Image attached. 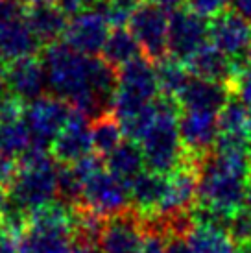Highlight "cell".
Masks as SVG:
<instances>
[{"label": "cell", "instance_id": "cell-1", "mask_svg": "<svg viewBox=\"0 0 251 253\" xmlns=\"http://www.w3.org/2000/svg\"><path fill=\"white\" fill-rule=\"evenodd\" d=\"M57 170L59 165L50 148L32 141V146L19 157V172L7 187V202L30 214L57 200Z\"/></svg>", "mask_w": 251, "mask_h": 253}, {"label": "cell", "instance_id": "cell-2", "mask_svg": "<svg viewBox=\"0 0 251 253\" xmlns=\"http://www.w3.org/2000/svg\"><path fill=\"white\" fill-rule=\"evenodd\" d=\"M179 113L181 107L175 98L163 94L155 98V120L139 142L148 170L170 174L185 161L187 154L179 135Z\"/></svg>", "mask_w": 251, "mask_h": 253}, {"label": "cell", "instance_id": "cell-3", "mask_svg": "<svg viewBox=\"0 0 251 253\" xmlns=\"http://www.w3.org/2000/svg\"><path fill=\"white\" fill-rule=\"evenodd\" d=\"M210 42L235 65V72L251 61V22L237 9L225 7L210 17Z\"/></svg>", "mask_w": 251, "mask_h": 253}, {"label": "cell", "instance_id": "cell-4", "mask_svg": "<svg viewBox=\"0 0 251 253\" xmlns=\"http://www.w3.org/2000/svg\"><path fill=\"white\" fill-rule=\"evenodd\" d=\"M78 207H85L104 218L122 214L133 209L129 185L109 170H100L84 185L82 202Z\"/></svg>", "mask_w": 251, "mask_h": 253}, {"label": "cell", "instance_id": "cell-5", "mask_svg": "<svg viewBox=\"0 0 251 253\" xmlns=\"http://www.w3.org/2000/svg\"><path fill=\"white\" fill-rule=\"evenodd\" d=\"M70 113L72 106L67 100L46 92L26 104L22 120L26 122L34 142L50 148L54 139L67 126Z\"/></svg>", "mask_w": 251, "mask_h": 253}, {"label": "cell", "instance_id": "cell-6", "mask_svg": "<svg viewBox=\"0 0 251 253\" xmlns=\"http://www.w3.org/2000/svg\"><path fill=\"white\" fill-rule=\"evenodd\" d=\"M210 21L190 6H181L168 15V52L185 61L209 39Z\"/></svg>", "mask_w": 251, "mask_h": 253}, {"label": "cell", "instance_id": "cell-7", "mask_svg": "<svg viewBox=\"0 0 251 253\" xmlns=\"http://www.w3.org/2000/svg\"><path fill=\"white\" fill-rule=\"evenodd\" d=\"M127 28L137 39L142 56L150 61H159L168 52V15L152 4H140L127 21Z\"/></svg>", "mask_w": 251, "mask_h": 253}, {"label": "cell", "instance_id": "cell-8", "mask_svg": "<svg viewBox=\"0 0 251 253\" xmlns=\"http://www.w3.org/2000/svg\"><path fill=\"white\" fill-rule=\"evenodd\" d=\"M179 135L187 157L196 165L214 150L220 135L216 113L183 111L179 113Z\"/></svg>", "mask_w": 251, "mask_h": 253}, {"label": "cell", "instance_id": "cell-9", "mask_svg": "<svg viewBox=\"0 0 251 253\" xmlns=\"http://www.w3.org/2000/svg\"><path fill=\"white\" fill-rule=\"evenodd\" d=\"M198 165L190 157H185L177 169L167 174V192L157 216H175L192 211L198 204Z\"/></svg>", "mask_w": 251, "mask_h": 253}, {"label": "cell", "instance_id": "cell-10", "mask_svg": "<svg viewBox=\"0 0 251 253\" xmlns=\"http://www.w3.org/2000/svg\"><path fill=\"white\" fill-rule=\"evenodd\" d=\"M109 28V22L96 9H84L69 21L63 41L85 56L96 57L98 54H102L105 41L111 34Z\"/></svg>", "mask_w": 251, "mask_h": 253}, {"label": "cell", "instance_id": "cell-11", "mask_svg": "<svg viewBox=\"0 0 251 253\" xmlns=\"http://www.w3.org/2000/svg\"><path fill=\"white\" fill-rule=\"evenodd\" d=\"M92 152L94 150L91 137V119H87L84 113L72 107L69 122L54 139L50 154L59 165H74Z\"/></svg>", "mask_w": 251, "mask_h": 253}, {"label": "cell", "instance_id": "cell-12", "mask_svg": "<svg viewBox=\"0 0 251 253\" xmlns=\"http://www.w3.org/2000/svg\"><path fill=\"white\" fill-rule=\"evenodd\" d=\"M142 240V216L135 209H129L105 220L100 237V253H139Z\"/></svg>", "mask_w": 251, "mask_h": 253}, {"label": "cell", "instance_id": "cell-13", "mask_svg": "<svg viewBox=\"0 0 251 253\" xmlns=\"http://www.w3.org/2000/svg\"><path fill=\"white\" fill-rule=\"evenodd\" d=\"M7 91L24 104L48 92V78L41 57L28 56L7 65Z\"/></svg>", "mask_w": 251, "mask_h": 253}, {"label": "cell", "instance_id": "cell-14", "mask_svg": "<svg viewBox=\"0 0 251 253\" xmlns=\"http://www.w3.org/2000/svg\"><path fill=\"white\" fill-rule=\"evenodd\" d=\"M115 92L144 104L154 102L159 96V84H157L154 61L140 56L124 67H120Z\"/></svg>", "mask_w": 251, "mask_h": 253}, {"label": "cell", "instance_id": "cell-15", "mask_svg": "<svg viewBox=\"0 0 251 253\" xmlns=\"http://www.w3.org/2000/svg\"><path fill=\"white\" fill-rule=\"evenodd\" d=\"M231 96H233L231 85L192 76L187 87L177 96V104L183 111H205L218 115Z\"/></svg>", "mask_w": 251, "mask_h": 253}, {"label": "cell", "instance_id": "cell-16", "mask_svg": "<svg viewBox=\"0 0 251 253\" xmlns=\"http://www.w3.org/2000/svg\"><path fill=\"white\" fill-rule=\"evenodd\" d=\"M41 46L42 44L26 22V15L0 22V56L7 63L22 57L37 56Z\"/></svg>", "mask_w": 251, "mask_h": 253}, {"label": "cell", "instance_id": "cell-17", "mask_svg": "<svg viewBox=\"0 0 251 253\" xmlns=\"http://www.w3.org/2000/svg\"><path fill=\"white\" fill-rule=\"evenodd\" d=\"M185 65L194 78H202V80H209V82L231 85L233 78H235L233 61L212 42L202 44L192 56L185 59Z\"/></svg>", "mask_w": 251, "mask_h": 253}, {"label": "cell", "instance_id": "cell-18", "mask_svg": "<svg viewBox=\"0 0 251 253\" xmlns=\"http://www.w3.org/2000/svg\"><path fill=\"white\" fill-rule=\"evenodd\" d=\"M131 205L140 216L157 214L167 192V174L144 170L129 183Z\"/></svg>", "mask_w": 251, "mask_h": 253}, {"label": "cell", "instance_id": "cell-19", "mask_svg": "<svg viewBox=\"0 0 251 253\" xmlns=\"http://www.w3.org/2000/svg\"><path fill=\"white\" fill-rule=\"evenodd\" d=\"M26 22L30 24L32 32L39 39L42 46L59 41L65 36V30L69 24L67 15L56 4L50 6H37L26 9Z\"/></svg>", "mask_w": 251, "mask_h": 253}, {"label": "cell", "instance_id": "cell-20", "mask_svg": "<svg viewBox=\"0 0 251 253\" xmlns=\"http://www.w3.org/2000/svg\"><path fill=\"white\" fill-rule=\"evenodd\" d=\"M105 169L129 185L140 172L146 170V161H144V154H142L140 144L129 141V139H124L105 157Z\"/></svg>", "mask_w": 251, "mask_h": 253}, {"label": "cell", "instance_id": "cell-21", "mask_svg": "<svg viewBox=\"0 0 251 253\" xmlns=\"http://www.w3.org/2000/svg\"><path fill=\"white\" fill-rule=\"evenodd\" d=\"M100 56L105 63H109L113 69L119 71L120 67H124L129 61L142 56V50L129 30L113 28Z\"/></svg>", "mask_w": 251, "mask_h": 253}, {"label": "cell", "instance_id": "cell-22", "mask_svg": "<svg viewBox=\"0 0 251 253\" xmlns=\"http://www.w3.org/2000/svg\"><path fill=\"white\" fill-rule=\"evenodd\" d=\"M154 65L155 74H157V84H159V94L177 100V96L181 94V91L187 87V84L192 78L185 61L168 54L167 57L155 61Z\"/></svg>", "mask_w": 251, "mask_h": 253}, {"label": "cell", "instance_id": "cell-23", "mask_svg": "<svg viewBox=\"0 0 251 253\" xmlns=\"http://www.w3.org/2000/svg\"><path fill=\"white\" fill-rule=\"evenodd\" d=\"M188 244L194 253H238V246L225 229L194 224L187 233Z\"/></svg>", "mask_w": 251, "mask_h": 253}, {"label": "cell", "instance_id": "cell-24", "mask_svg": "<svg viewBox=\"0 0 251 253\" xmlns=\"http://www.w3.org/2000/svg\"><path fill=\"white\" fill-rule=\"evenodd\" d=\"M91 137L94 154L102 157H107L126 139L120 122L111 111L91 120Z\"/></svg>", "mask_w": 251, "mask_h": 253}, {"label": "cell", "instance_id": "cell-25", "mask_svg": "<svg viewBox=\"0 0 251 253\" xmlns=\"http://www.w3.org/2000/svg\"><path fill=\"white\" fill-rule=\"evenodd\" d=\"M17 244L21 253H69L72 246V237L65 233L26 229Z\"/></svg>", "mask_w": 251, "mask_h": 253}, {"label": "cell", "instance_id": "cell-26", "mask_svg": "<svg viewBox=\"0 0 251 253\" xmlns=\"http://www.w3.org/2000/svg\"><path fill=\"white\" fill-rule=\"evenodd\" d=\"M32 133L24 120L0 122V155L17 159L32 146Z\"/></svg>", "mask_w": 251, "mask_h": 253}, {"label": "cell", "instance_id": "cell-27", "mask_svg": "<svg viewBox=\"0 0 251 253\" xmlns=\"http://www.w3.org/2000/svg\"><path fill=\"white\" fill-rule=\"evenodd\" d=\"M218 126L220 135H240L248 137L246 126H248V106L233 92L229 102L218 113ZM250 139V137H248Z\"/></svg>", "mask_w": 251, "mask_h": 253}, {"label": "cell", "instance_id": "cell-28", "mask_svg": "<svg viewBox=\"0 0 251 253\" xmlns=\"http://www.w3.org/2000/svg\"><path fill=\"white\" fill-rule=\"evenodd\" d=\"M229 237L235 240V244L240 246L246 240L251 239V212L240 207L233 216H231L229 227H227Z\"/></svg>", "mask_w": 251, "mask_h": 253}, {"label": "cell", "instance_id": "cell-29", "mask_svg": "<svg viewBox=\"0 0 251 253\" xmlns=\"http://www.w3.org/2000/svg\"><path fill=\"white\" fill-rule=\"evenodd\" d=\"M24 107L26 104L21 98H17L13 92H0V122L21 120L24 115Z\"/></svg>", "mask_w": 251, "mask_h": 253}, {"label": "cell", "instance_id": "cell-30", "mask_svg": "<svg viewBox=\"0 0 251 253\" xmlns=\"http://www.w3.org/2000/svg\"><path fill=\"white\" fill-rule=\"evenodd\" d=\"M231 89L246 106H251V61L235 72V78L231 82Z\"/></svg>", "mask_w": 251, "mask_h": 253}, {"label": "cell", "instance_id": "cell-31", "mask_svg": "<svg viewBox=\"0 0 251 253\" xmlns=\"http://www.w3.org/2000/svg\"><path fill=\"white\" fill-rule=\"evenodd\" d=\"M139 253H167V237L157 231L144 229V240L140 244Z\"/></svg>", "mask_w": 251, "mask_h": 253}, {"label": "cell", "instance_id": "cell-32", "mask_svg": "<svg viewBox=\"0 0 251 253\" xmlns=\"http://www.w3.org/2000/svg\"><path fill=\"white\" fill-rule=\"evenodd\" d=\"M188 6L205 17H212L229 6V0H188Z\"/></svg>", "mask_w": 251, "mask_h": 253}, {"label": "cell", "instance_id": "cell-33", "mask_svg": "<svg viewBox=\"0 0 251 253\" xmlns=\"http://www.w3.org/2000/svg\"><path fill=\"white\" fill-rule=\"evenodd\" d=\"M17 172H19V161L0 155V185L7 189L13 183Z\"/></svg>", "mask_w": 251, "mask_h": 253}, {"label": "cell", "instance_id": "cell-34", "mask_svg": "<svg viewBox=\"0 0 251 253\" xmlns=\"http://www.w3.org/2000/svg\"><path fill=\"white\" fill-rule=\"evenodd\" d=\"M167 253H194L185 235H168Z\"/></svg>", "mask_w": 251, "mask_h": 253}, {"label": "cell", "instance_id": "cell-35", "mask_svg": "<svg viewBox=\"0 0 251 253\" xmlns=\"http://www.w3.org/2000/svg\"><path fill=\"white\" fill-rule=\"evenodd\" d=\"M56 6L61 9L63 13L67 15V19H69V21L72 19V17L80 15L85 9L82 0H56Z\"/></svg>", "mask_w": 251, "mask_h": 253}, {"label": "cell", "instance_id": "cell-36", "mask_svg": "<svg viewBox=\"0 0 251 253\" xmlns=\"http://www.w3.org/2000/svg\"><path fill=\"white\" fill-rule=\"evenodd\" d=\"M105 2H107L109 6L115 7V9L122 11V13L129 15V17H131L133 11L142 4V0H105Z\"/></svg>", "mask_w": 251, "mask_h": 253}, {"label": "cell", "instance_id": "cell-37", "mask_svg": "<svg viewBox=\"0 0 251 253\" xmlns=\"http://www.w3.org/2000/svg\"><path fill=\"white\" fill-rule=\"evenodd\" d=\"M146 4H152V6H157L165 11H174L177 7L185 6V0H146Z\"/></svg>", "mask_w": 251, "mask_h": 253}, {"label": "cell", "instance_id": "cell-38", "mask_svg": "<svg viewBox=\"0 0 251 253\" xmlns=\"http://www.w3.org/2000/svg\"><path fill=\"white\" fill-rule=\"evenodd\" d=\"M69 253H100V248L91 246V244H84V242H78V240H72V246H70Z\"/></svg>", "mask_w": 251, "mask_h": 253}, {"label": "cell", "instance_id": "cell-39", "mask_svg": "<svg viewBox=\"0 0 251 253\" xmlns=\"http://www.w3.org/2000/svg\"><path fill=\"white\" fill-rule=\"evenodd\" d=\"M235 9L251 22V0H235Z\"/></svg>", "mask_w": 251, "mask_h": 253}, {"label": "cell", "instance_id": "cell-40", "mask_svg": "<svg viewBox=\"0 0 251 253\" xmlns=\"http://www.w3.org/2000/svg\"><path fill=\"white\" fill-rule=\"evenodd\" d=\"M7 61L0 56V92L7 91Z\"/></svg>", "mask_w": 251, "mask_h": 253}, {"label": "cell", "instance_id": "cell-41", "mask_svg": "<svg viewBox=\"0 0 251 253\" xmlns=\"http://www.w3.org/2000/svg\"><path fill=\"white\" fill-rule=\"evenodd\" d=\"M26 7H37V6H50L56 4V0H21Z\"/></svg>", "mask_w": 251, "mask_h": 253}, {"label": "cell", "instance_id": "cell-42", "mask_svg": "<svg viewBox=\"0 0 251 253\" xmlns=\"http://www.w3.org/2000/svg\"><path fill=\"white\" fill-rule=\"evenodd\" d=\"M0 253H21L19 252V244H15L13 240H7L0 246Z\"/></svg>", "mask_w": 251, "mask_h": 253}, {"label": "cell", "instance_id": "cell-43", "mask_svg": "<svg viewBox=\"0 0 251 253\" xmlns=\"http://www.w3.org/2000/svg\"><path fill=\"white\" fill-rule=\"evenodd\" d=\"M7 240H13V239L9 237L6 225H4V220H2V216H0V246H2L4 242H7Z\"/></svg>", "mask_w": 251, "mask_h": 253}, {"label": "cell", "instance_id": "cell-44", "mask_svg": "<svg viewBox=\"0 0 251 253\" xmlns=\"http://www.w3.org/2000/svg\"><path fill=\"white\" fill-rule=\"evenodd\" d=\"M7 205V192H6V187H2L0 185V214H2V211L6 209Z\"/></svg>", "mask_w": 251, "mask_h": 253}, {"label": "cell", "instance_id": "cell-45", "mask_svg": "<svg viewBox=\"0 0 251 253\" xmlns=\"http://www.w3.org/2000/svg\"><path fill=\"white\" fill-rule=\"evenodd\" d=\"M244 207L246 211H250L251 212V183H250V187H248V192H246V200H244Z\"/></svg>", "mask_w": 251, "mask_h": 253}, {"label": "cell", "instance_id": "cell-46", "mask_svg": "<svg viewBox=\"0 0 251 253\" xmlns=\"http://www.w3.org/2000/svg\"><path fill=\"white\" fill-rule=\"evenodd\" d=\"M238 253H251V239L238 246Z\"/></svg>", "mask_w": 251, "mask_h": 253}, {"label": "cell", "instance_id": "cell-47", "mask_svg": "<svg viewBox=\"0 0 251 253\" xmlns=\"http://www.w3.org/2000/svg\"><path fill=\"white\" fill-rule=\"evenodd\" d=\"M246 131H248V137L251 141V106H248V126H246Z\"/></svg>", "mask_w": 251, "mask_h": 253}, {"label": "cell", "instance_id": "cell-48", "mask_svg": "<svg viewBox=\"0 0 251 253\" xmlns=\"http://www.w3.org/2000/svg\"><path fill=\"white\" fill-rule=\"evenodd\" d=\"M84 2L85 9H91V7H94L98 4V0H82Z\"/></svg>", "mask_w": 251, "mask_h": 253}]
</instances>
